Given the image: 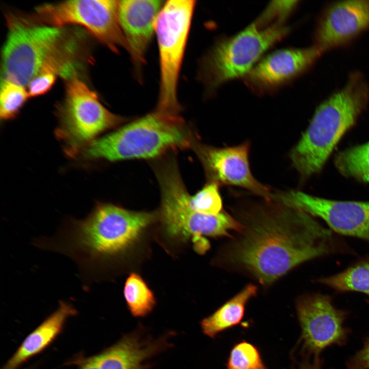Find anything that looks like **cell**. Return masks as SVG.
I'll list each match as a JSON object with an SVG mask.
<instances>
[{
	"mask_svg": "<svg viewBox=\"0 0 369 369\" xmlns=\"http://www.w3.org/2000/svg\"><path fill=\"white\" fill-rule=\"evenodd\" d=\"M239 217L235 218L240 228L223 249L221 262L263 285L308 261L352 252L338 234L313 216L275 198Z\"/></svg>",
	"mask_w": 369,
	"mask_h": 369,
	"instance_id": "obj_1",
	"label": "cell"
},
{
	"mask_svg": "<svg viewBox=\"0 0 369 369\" xmlns=\"http://www.w3.org/2000/svg\"><path fill=\"white\" fill-rule=\"evenodd\" d=\"M155 217L152 213L98 203L85 218L65 221L47 238L46 247L72 259L87 286L99 279L108 262L132 245Z\"/></svg>",
	"mask_w": 369,
	"mask_h": 369,
	"instance_id": "obj_2",
	"label": "cell"
},
{
	"mask_svg": "<svg viewBox=\"0 0 369 369\" xmlns=\"http://www.w3.org/2000/svg\"><path fill=\"white\" fill-rule=\"evenodd\" d=\"M6 21L2 79L25 87L42 73L52 72L65 80L77 75L85 50L81 33L36 23L25 14L8 13Z\"/></svg>",
	"mask_w": 369,
	"mask_h": 369,
	"instance_id": "obj_3",
	"label": "cell"
},
{
	"mask_svg": "<svg viewBox=\"0 0 369 369\" xmlns=\"http://www.w3.org/2000/svg\"><path fill=\"white\" fill-rule=\"evenodd\" d=\"M369 102V84L359 71L316 108L312 120L290 153L292 165L305 181L319 172L339 141Z\"/></svg>",
	"mask_w": 369,
	"mask_h": 369,
	"instance_id": "obj_4",
	"label": "cell"
},
{
	"mask_svg": "<svg viewBox=\"0 0 369 369\" xmlns=\"http://www.w3.org/2000/svg\"><path fill=\"white\" fill-rule=\"evenodd\" d=\"M191 135L181 118L157 111L92 141L83 149L89 158L116 161L156 157L168 150L186 148Z\"/></svg>",
	"mask_w": 369,
	"mask_h": 369,
	"instance_id": "obj_5",
	"label": "cell"
},
{
	"mask_svg": "<svg viewBox=\"0 0 369 369\" xmlns=\"http://www.w3.org/2000/svg\"><path fill=\"white\" fill-rule=\"evenodd\" d=\"M156 173L161 196L160 215L170 236L191 238L195 250L204 253L210 247L206 237H229L230 231L239 230V222L225 212L209 215L193 209L175 161L160 166Z\"/></svg>",
	"mask_w": 369,
	"mask_h": 369,
	"instance_id": "obj_6",
	"label": "cell"
},
{
	"mask_svg": "<svg viewBox=\"0 0 369 369\" xmlns=\"http://www.w3.org/2000/svg\"><path fill=\"white\" fill-rule=\"evenodd\" d=\"M195 6L192 0L168 1L154 23L160 76L156 111L172 117H180L177 84Z\"/></svg>",
	"mask_w": 369,
	"mask_h": 369,
	"instance_id": "obj_7",
	"label": "cell"
},
{
	"mask_svg": "<svg viewBox=\"0 0 369 369\" xmlns=\"http://www.w3.org/2000/svg\"><path fill=\"white\" fill-rule=\"evenodd\" d=\"M289 31L284 25L263 28L255 22L236 34L218 41L203 61V77L215 88L229 80L245 76L262 54Z\"/></svg>",
	"mask_w": 369,
	"mask_h": 369,
	"instance_id": "obj_8",
	"label": "cell"
},
{
	"mask_svg": "<svg viewBox=\"0 0 369 369\" xmlns=\"http://www.w3.org/2000/svg\"><path fill=\"white\" fill-rule=\"evenodd\" d=\"M66 81L65 97L58 110L59 124L56 135L65 144L67 153L74 155L98 134L122 119L107 110L78 75Z\"/></svg>",
	"mask_w": 369,
	"mask_h": 369,
	"instance_id": "obj_9",
	"label": "cell"
},
{
	"mask_svg": "<svg viewBox=\"0 0 369 369\" xmlns=\"http://www.w3.org/2000/svg\"><path fill=\"white\" fill-rule=\"evenodd\" d=\"M118 6L116 0L67 1L39 6L26 16L33 22L53 27L81 26L117 53L119 48L128 51L119 24Z\"/></svg>",
	"mask_w": 369,
	"mask_h": 369,
	"instance_id": "obj_10",
	"label": "cell"
},
{
	"mask_svg": "<svg viewBox=\"0 0 369 369\" xmlns=\"http://www.w3.org/2000/svg\"><path fill=\"white\" fill-rule=\"evenodd\" d=\"M296 309L303 348L315 361H320L319 355L327 347L345 344L350 333L344 326L348 312L337 309L331 296L304 295L297 300Z\"/></svg>",
	"mask_w": 369,
	"mask_h": 369,
	"instance_id": "obj_11",
	"label": "cell"
},
{
	"mask_svg": "<svg viewBox=\"0 0 369 369\" xmlns=\"http://www.w3.org/2000/svg\"><path fill=\"white\" fill-rule=\"evenodd\" d=\"M276 198L321 218L338 235L369 242V201L333 200L297 191L279 194Z\"/></svg>",
	"mask_w": 369,
	"mask_h": 369,
	"instance_id": "obj_12",
	"label": "cell"
},
{
	"mask_svg": "<svg viewBox=\"0 0 369 369\" xmlns=\"http://www.w3.org/2000/svg\"><path fill=\"white\" fill-rule=\"evenodd\" d=\"M250 148V143L245 141L224 148L200 145L198 152L211 181L240 187L265 200H270L273 194L270 189L252 174L249 160Z\"/></svg>",
	"mask_w": 369,
	"mask_h": 369,
	"instance_id": "obj_13",
	"label": "cell"
},
{
	"mask_svg": "<svg viewBox=\"0 0 369 369\" xmlns=\"http://www.w3.org/2000/svg\"><path fill=\"white\" fill-rule=\"evenodd\" d=\"M369 29V0L343 1L327 5L314 33L315 46L323 52L345 46Z\"/></svg>",
	"mask_w": 369,
	"mask_h": 369,
	"instance_id": "obj_14",
	"label": "cell"
},
{
	"mask_svg": "<svg viewBox=\"0 0 369 369\" xmlns=\"http://www.w3.org/2000/svg\"><path fill=\"white\" fill-rule=\"evenodd\" d=\"M322 53L315 45L277 50L257 63L244 77L245 82L257 93L274 90L305 72Z\"/></svg>",
	"mask_w": 369,
	"mask_h": 369,
	"instance_id": "obj_15",
	"label": "cell"
},
{
	"mask_svg": "<svg viewBox=\"0 0 369 369\" xmlns=\"http://www.w3.org/2000/svg\"><path fill=\"white\" fill-rule=\"evenodd\" d=\"M158 0L119 1L120 26L128 52L137 67L145 62V54L155 32L154 23L163 6Z\"/></svg>",
	"mask_w": 369,
	"mask_h": 369,
	"instance_id": "obj_16",
	"label": "cell"
},
{
	"mask_svg": "<svg viewBox=\"0 0 369 369\" xmlns=\"http://www.w3.org/2000/svg\"><path fill=\"white\" fill-rule=\"evenodd\" d=\"M166 344L164 339L147 340L134 332L92 358L99 369H145L144 362Z\"/></svg>",
	"mask_w": 369,
	"mask_h": 369,
	"instance_id": "obj_17",
	"label": "cell"
},
{
	"mask_svg": "<svg viewBox=\"0 0 369 369\" xmlns=\"http://www.w3.org/2000/svg\"><path fill=\"white\" fill-rule=\"evenodd\" d=\"M77 313L72 304L60 300L57 309L26 337L2 369H17L43 351L60 334L66 321Z\"/></svg>",
	"mask_w": 369,
	"mask_h": 369,
	"instance_id": "obj_18",
	"label": "cell"
},
{
	"mask_svg": "<svg viewBox=\"0 0 369 369\" xmlns=\"http://www.w3.org/2000/svg\"><path fill=\"white\" fill-rule=\"evenodd\" d=\"M257 292L256 285L248 284L212 314L204 318L200 323L204 334L213 338L219 333L239 324L247 303Z\"/></svg>",
	"mask_w": 369,
	"mask_h": 369,
	"instance_id": "obj_19",
	"label": "cell"
},
{
	"mask_svg": "<svg viewBox=\"0 0 369 369\" xmlns=\"http://www.w3.org/2000/svg\"><path fill=\"white\" fill-rule=\"evenodd\" d=\"M317 282L337 292H360L369 297V256L358 259L338 273L320 278Z\"/></svg>",
	"mask_w": 369,
	"mask_h": 369,
	"instance_id": "obj_20",
	"label": "cell"
},
{
	"mask_svg": "<svg viewBox=\"0 0 369 369\" xmlns=\"http://www.w3.org/2000/svg\"><path fill=\"white\" fill-rule=\"evenodd\" d=\"M334 162L344 176L369 183V141L339 152Z\"/></svg>",
	"mask_w": 369,
	"mask_h": 369,
	"instance_id": "obj_21",
	"label": "cell"
},
{
	"mask_svg": "<svg viewBox=\"0 0 369 369\" xmlns=\"http://www.w3.org/2000/svg\"><path fill=\"white\" fill-rule=\"evenodd\" d=\"M124 295L129 311L135 317L147 315L156 304L153 292L142 278L136 273H131L127 278Z\"/></svg>",
	"mask_w": 369,
	"mask_h": 369,
	"instance_id": "obj_22",
	"label": "cell"
},
{
	"mask_svg": "<svg viewBox=\"0 0 369 369\" xmlns=\"http://www.w3.org/2000/svg\"><path fill=\"white\" fill-rule=\"evenodd\" d=\"M30 97L25 87L6 79L1 80L0 117L8 120L14 117Z\"/></svg>",
	"mask_w": 369,
	"mask_h": 369,
	"instance_id": "obj_23",
	"label": "cell"
},
{
	"mask_svg": "<svg viewBox=\"0 0 369 369\" xmlns=\"http://www.w3.org/2000/svg\"><path fill=\"white\" fill-rule=\"evenodd\" d=\"M219 184L210 181L194 195L190 196V204L198 213L217 215L222 211V201L219 191Z\"/></svg>",
	"mask_w": 369,
	"mask_h": 369,
	"instance_id": "obj_24",
	"label": "cell"
},
{
	"mask_svg": "<svg viewBox=\"0 0 369 369\" xmlns=\"http://www.w3.org/2000/svg\"><path fill=\"white\" fill-rule=\"evenodd\" d=\"M227 369H267L258 349L247 341L240 342L232 349Z\"/></svg>",
	"mask_w": 369,
	"mask_h": 369,
	"instance_id": "obj_25",
	"label": "cell"
},
{
	"mask_svg": "<svg viewBox=\"0 0 369 369\" xmlns=\"http://www.w3.org/2000/svg\"><path fill=\"white\" fill-rule=\"evenodd\" d=\"M297 3L296 1H273L254 22L264 28L282 25L296 6Z\"/></svg>",
	"mask_w": 369,
	"mask_h": 369,
	"instance_id": "obj_26",
	"label": "cell"
},
{
	"mask_svg": "<svg viewBox=\"0 0 369 369\" xmlns=\"http://www.w3.org/2000/svg\"><path fill=\"white\" fill-rule=\"evenodd\" d=\"M56 76L52 72H45L33 78L27 86L29 97L38 96L47 93L54 85Z\"/></svg>",
	"mask_w": 369,
	"mask_h": 369,
	"instance_id": "obj_27",
	"label": "cell"
},
{
	"mask_svg": "<svg viewBox=\"0 0 369 369\" xmlns=\"http://www.w3.org/2000/svg\"><path fill=\"white\" fill-rule=\"evenodd\" d=\"M346 366L347 369H369V337L362 348L348 360Z\"/></svg>",
	"mask_w": 369,
	"mask_h": 369,
	"instance_id": "obj_28",
	"label": "cell"
},
{
	"mask_svg": "<svg viewBox=\"0 0 369 369\" xmlns=\"http://www.w3.org/2000/svg\"><path fill=\"white\" fill-rule=\"evenodd\" d=\"M78 369H99L92 357L80 360Z\"/></svg>",
	"mask_w": 369,
	"mask_h": 369,
	"instance_id": "obj_29",
	"label": "cell"
},
{
	"mask_svg": "<svg viewBox=\"0 0 369 369\" xmlns=\"http://www.w3.org/2000/svg\"><path fill=\"white\" fill-rule=\"evenodd\" d=\"M320 363V361H314L313 364L303 365L299 369H321Z\"/></svg>",
	"mask_w": 369,
	"mask_h": 369,
	"instance_id": "obj_30",
	"label": "cell"
},
{
	"mask_svg": "<svg viewBox=\"0 0 369 369\" xmlns=\"http://www.w3.org/2000/svg\"><path fill=\"white\" fill-rule=\"evenodd\" d=\"M368 303H369V300H368Z\"/></svg>",
	"mask_w": 369,
	"mask_h": 369,
	"instance_id": "obj_31",
	"label": "cell"
}]
</instances>
